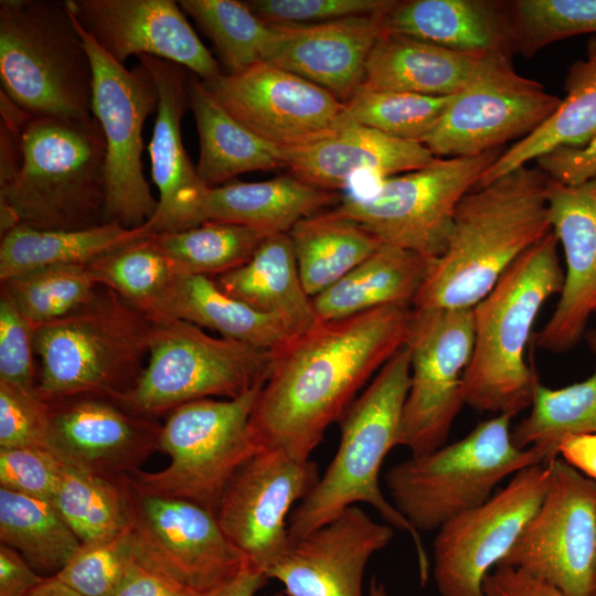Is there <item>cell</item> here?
<instances>
[{
	"label": "cell",
	"instance_id": "6da1fadb",
	"mask_svg": "<svg viewBox=\"0 0 596 596\" xmlns=\"http://www.w3.org/2000/svg\"><path fill=\"white\" fill-rule=\"evenodd\" d=\"M411 306L389 305L337 320H318L272 350L249 432L259 450L309 460L328 427L359 391L405 345Z\"/></svg>",
	"mask_w": 596,
	"mask_h": 596
},
{
	"label": "cell",
	"instance_id": "8fae6325",
	"mask_svg": "<svg viewBox=\"0 0 596 596\" xmlns=\"http://www.w3.org/2000/svg\"><path fill=\"white\" fill-rule=\"evenodd\" d=\"M502 153L437 158L421 169L389 177L368 195H348L330 210L373 234L382 244L429 262L446 249L456 207Z\"/></svg>",
	"mask_w": 596,
	"mask_h": 596
},
{
	"label": "cell",
	"instance_id": "c3c4849f",
	"mask_svg": "<svg viewBox=\"0 0 596 596\" xmlns=\"http://www.w3.org/2000/svg\"><path fill=\"white\" fill-rule=\"evenodd\" d=\"M35 327L0 291V382L36 392Z\"/></svg>",
	"mask_w": 596,
	"mask_h": 596
},
{
	"label": "cell",
	"instance_id": "91938a15",
	"mask_svg": "<svg viewBox=\"0 0 596 596\" xmlns=\"http://www.w3.org/2000/svg\"><path fill=\"white\" fill-rule=\"evenodd\" d=\"M368 596H390L385 585L373 576L370 581Z\"/></svg>",
	"mask_w": 596,
	"mask_h": 596
},
{
	"label": "cell",
	"instance_id": "52a82bcc",
	"mask_svg": "<svg viewBox=\"0 0 596 596\" xmlns=\"http://www.w3.org/2000/svg\"><path fill=\"white\" fill-rule=\"evenodd\" d=\"M0 79L30 115L93 116L92 62L65 1H0Z\"/></svg>",
	"mask_w": 596,
	"mask_h": 596
},
{
	"label": "cell",
	"instance_id": "f5cc1de1",
	"mask_svg": "<svg viewBox=\"0 0 596 596\" xmlns=\"http://www.w3.org/2000/svg\"><path fill=\"white\" fill-rule=\"evenodd\" d=\"M485 596H565L554 586L507 565H497L485 578Z\"/></svg>",
	"mask_w": 596,
	"mask_h": 596
},
{
	"label": "cell",
	"instance_id": "9c48e42d",
	"mask_svg": "<svg viewBox=\"0 0 596 596\" xmlns=\"http://www.w3.org/2000/svg\"><path fill=\"white\" fill-rule=\"evenodd\" d=\"M270 358L269 350L211 336L183 320L155 322L140 376L111 400L132 414L155 418L189 402L234 398L265 382Z\"/></svg>",
	"mask_w": 596,
	"mask_h": 596
},
{
	"label": "cell",
	"instance_id": "681fc988",
	"mask_svg": "<svg viewBox=\"0 0 596 596\" xmlns=\"http://www.w3.org/2000/svg\"><path fill=\"white\" fill-rule=\"evenodd\" d=\"M248 8L270 24H310L385 13L394 0H248Z\"/></svg>",
	"mask_w": 596,
	"mask_h": 596
},
{
	"label": "cell",
	"instance_id": "ba28073f",
	"mask_svg": "<svg viewBox=\"0 0 596 596\" xmlns=\"http://www.w3.org/2000/svg\"><path fill=\"white\" fill-rule=\"evenodd\" d=\"M513 416L498 414L458 441L398 462L385 475L395 508L421 532L486 502L504 478L552 457L539 446L512 440Z\"/></svg>",
	"mask_w": 596,
	"mask_h": 596
},
{
	"label": "cell",
	"instance_id": "7a4b0ae2",
	"mask_svg": "<svg viewBox=\"0 0 596 596\" xmlns=\"http://www.w3.org/2000/svg\"><path fill=\"white\" fill-rule=\"evenodd\" d=\"M549 177L522 166L458 203L446 249L432 260L414 309H472L502 274L552 231Z\"/></svg>",
	"mask_w": 596,
	"mask_h": 596
},
{
	"label": "cell",
	"instance_id": "5b68a950",
	"mask_svg": "<svg viewBox=\"0 0 596 596\" xmlns=\"http://www.w3.org/2000/svg\"><path fill=\"white\" fill-rule=\"evenodd\" d=\"M557 245L552 230L472 308L473 347L462 382L472 408L514 416L532 405L539 381L524 353L541 307L563 287Z\"/></svg>",
	"mask_w": 596,
	"mask_h": 596
},
{
	"label": "cell",
	"instance_id": "7c38bea8",
	"mask_svg": "<svg viewBox=\"0 0 596 596\" xmlns=\"http://www.w3.org/2000/svg\"><path fill=\"white\" fill-rule=\"evenodd\" d=\"M126 482L135 558L152 572L198 596L249 564L213 511L190 500L140 491L127 476Z\"/></svg>",
	"mask_w": 596,
	"mask_h": 596
},
{
	"label": "cell",
	"instance_id": "7dc6e473",
	"mask_svg": "<svg viewBox=\"0 0 596 596\" xmlns=\"http://www.w3.org/2000/svg\"><path fill=\"white\" fill-rule=\"evenodd\" d=\"M0 448L44 449L67 462L47 403L36 392L4 382H0Z\"/></svg>",
	"mask_w": 596,
	"mask_h": 596
},
{
	"label": "cell",
	"instance_id": "836d02e7",
	"mask_svg": "<svg viewBox=\"0 0 596 596\" xmlns=\"http://www.w3.org/2000/svg\"><path fill=\"white\" fill-rule=\"evenodd\" d=\"M565 92L554 113L533 132L503 151L476 188L557 148L583 147L596 139V36L588 41L585 58L568 67Z\"/></svg>",
	"mask_w": 596,
	"mask_h": 596
},
{
	"label": "cell",
	"instance_id": "9f6ffc18",
	"mask_svg": "<svg viewBox=\"0 0 596 596\" xmlns=\"http://www.w3.org/2000/svg\"><path fill=\"white\" fill-rule=\"evenodd\" d=\"M558 456L596 482V433L565 437L558 445Z\"/></svg>",
	"mask_w": 596,
	"mask_h": 596
},
{
	"label": "cell",
	"instance_id": "d4e9b609",
	"mask_svg": "<svg viewBox=\"0 0 596 596\" xmlns=\"http://www.w3.org/2000/svg\"><path fill=\"white\" fill-rule=\"evenodd\" d=\"M387 12L310 24H272L265 62L312 82L344 104L362 83Z\"/></svg>",
	"mask_w": 596,
	"mask_h": 596
},
{
	"label": "cell",
	"instance_id": "f1b7e54d",
	"mask_svg": "<svg viewBox=\"0 0 596 596\" xmlns=\"http://www.w3.org/2000/svg\"><path fill=\"white\" fill-rule=\"evenodd\" d=\"M339 201L336 192L318 189L291 174L258 182H228L206 189L198 211V225L214 221L267 234L288 233L299 221Z\"/></svg>",
	"mask_w": 596,
	"mask_h": 596
},
{
	"label": "cell",
	"instance_id": "9a60e30c",
	"mask_svg": "<svg viewBox=\"0 0 596 596\" xmlns=\"http://www.w3.org/2000/svg\"><path fill=\"white\" fill-rule=\"evenodd\" d=\"M539 509L498 565L521 570L565 596H592L596 482L556 456Z\"/></svg>",
	"mask_w": 596,
	"mask_h": 596
},
{
	"label": "cell",
	"instance_id": "484cf974",
	"mask_svg": "<svg viewBox=\"0 0 596 596\" xmlns=\"http://www.w3.org/2000/svg\"><path fill=\"white\" fill-rule=\"evenodd\" d=\"M289 174L334 192L360 172L380 180L421 169L437 158L421 142L396 139L358 124H339L328 136L283 151Z\"/></svg>",
	"mask_w": 596,
	"mask_h": 596
},
{
	"label": "cell",
	"instance_id": "44dd1931",
	"mask_svg": "<svg viewBox=\"0 0 596 596\" xmlns=\"http://www.w3.org/2000/svg\"><path fill=\"white\" fill-rule=\"evenodd\" d=\"M394 528L352 505L313 531L290 541L266 572L288 596H363L371 556L387 546Z\"/></svg>",
	"mask_w": 596,
	"mask_h": 596
},
{
	"label": "cell",
	"instance_id": "8d00e7d4",
	"mask_svg": "<svg viewBox=\"0 0 596 596\" xmlns=\"http://www.w3.org/2000/svg\"><path fill=\"white\" fill-rule=\"evenodd\" d=\"M0 540L36 571L55 575L82 543L51 501L0 487Z\"/></svg>",
	"mask_w": 596,
	"mask_h": 596
},
{
	"label": "cell",
	"instance_id": "6125c7cd",
	"mask_svg": "<svg viewBox=\"0 0 596 596\" xmlns=\"http://www.w3.org/2000/svg\"><path fill=\"white\" fill-rule=\"evenodd\" d=\"M592 596H596V572H595V576H594V583H593V593H592Z\"/></svg>",
	"mask_w": 596,
	"mask_h": 596
},
{
	"label": "cell",
	"instance_id": "ab89813d",
	"mask_svg": "<svg viewBox=\"0 0 596 596\" xmlns=\"http://www.w3.org/2000/svg\"><path fill=\"white\" fill-rule=\"evenodd\" d=\"M269 234L244 225L205 221L179 232L152 234L179 275L217 277L245 264Z\"/></svg>",
	"mask_w": 596,
	"mask_h": 596
},
{
	"label": "cell",
	"instance_id": "680465c9",
	"mask_svg": "<svg viewBox=\"0 0 596 596\" xmlns=\"http://www.w3.org/2000/svg\"><path fill=\"white\" fill-rule=\"evenodd\" d=\"M26 596H83L68 585L58 581L53 575L44 579L34 587Z\"/></svg>",
	"mask_w": 596,
	"mask_h": 596
},
{
	"label": "cell",
	"instance_id": "3957f363",
	"mask_svg": "<svg viewBox=\"0 0 596 596\" xmlns=\"http://www.w3.org/2000/svg\"><path fill=\"white\" fill-rule=\"evenodd\" d=\"M14 178L0 187L1 235L15 226L83 230L106 224V141L94 117L26 113Z\"/></svg>",
	"mask_w": 596,
	"mask_h": 596
},
{
	"label": "cell",
	"instance_id": "be15d7a7",
	"mask_svg": "<svg viewBox=\"0 0 596 596\" xmlns=\"http://www.w3.org/2000/svg\"><path fill=\"white\" fill-rule=\"evenodd\" d=\"M595 204H596V202H595Z\"/></svg>",
	"mask_w": 596,
	"mask_h": 596
},
{
	"label": "cell",
	"instance_id": "1f68e13d",
	"mask_svg": "<svg viewBox=\"0 0 596 596\" xmlns=\"http://www.w3.org/2000/svg\"><path fill=\"white\" fill-rule=\"evenodd\" d=\"M188 96L200 142L196 172L205 187L223 185L247 172L286 167L283 151L230 115L192 73Z\"/></svg>",
	"mask_w": 596,
	"mask_h": 596
},
{
	"label": "cell",
	"instance_id": "30bf717a",
	"mask_svg": "<svg viewBox=\"0 0 596 596\" xmlns=\"http://www.w3.org/2000/svg\"><path fill=\"white\" fill-rule=\"evenodd\" d=\"M264 383L234 398H203L171 411L161 425L160 450L169 464L128 475L138 490L190 500L213 511L238 470L258 451L249 419Z\"/></svg>",
	"mask_w": 596,
	"mask_h": 596
},
{
	"label": "cell",
	"instance_id": "7bdbcfd3",
	"mask_svg": "<svg viewBox=\"0 0 596 596\" xmlns=\"http://www.w3.org/2000/svg\"><path fill=\"white\" fill-rule=\"evenodd\" d=\"M87 267L100 286L115 290L148 318L179 275L151 235L109 251Z\"/></svg>",
	"mask_w": 596,
	"mask_h": 596
},
{
	"label": "cell",
	"instance_id": "b9f144b4",
	"mask_svg": "<svg viewBox=\"0 0 596 596\" xmlns=\"http://www.w3.org/2000/svg\"><path fill=\"white\" fill-rule=\"evenodd\" d=\"M99 287L87 265H55L1 280L0 291L36 328L79 310Z\"/></svg>",
	"mask_w": 596,
	"mask_h": 596
},
{
	"label": "cell",
	"instance_id": "d590c367",
	"mask_svg": "<svg viewBox=\"0 0 596 596\" xmlns=\"http://www.w3.org/2000/svg\"><path fill=\"white\" fill-rule=\"evenodd\" d=\"M302 286L311 298L371 256L382 243L358 223L321 212L288 232Z\"/></svg>",
	"mask_w": 596,
	"mask_h": 596
},
{
	"label": "cell",
	"instance_id": "74e56055",
	"mask_svg": "<svg viewBox=\"0 0 596 596\" xmlns=\"http://www.w3.org/2000/svg\"><path fill=\"white\" fill-rule=\"evenodd\" d=\"M52 503L82 544L110 540L129 528L126 476L114 479L66 465Z\"/></svg>",
	"mask_w": 596,
	"mask_h": 596
},
{
	"label": "cell",
	"instance_id": "4fadbf2b",
	"mask_svg": "<svg viewBox=\"0 0 596 596\" xmlns=\"http://www.w3.org/2000/svg\"><path fill=\"white\" fill-rule=\"evenodd\" d=\"M76 25L93 67L92 114L106 141V221L126 228L140 227L158 207L141 161L142 128L148 116L157 111V88L140 63L128 70Z\"/></svg>",
	"mask_w": 596,
	"mask_h": 596
},
{
	"label": "cell",
	"instance_id": "7402d4cb",
	"mask_svg": "<svg viewBox=\"0 0 596 596\" xmlns=\"http://www.w3.org/2000/svg\"><path fill=\"white\" fill-rule=\"evenodd\" d=\"M552 230L566 260L561 297L547 323L533 341L551 352H565L582 338L596 311V178L578 185L549 178Z\"/></svg>",
	"mask_w": 596,
	"mask_h": 596
},
{
	"label": "cell",
	"instance_id": "11a10c76",
	"mask_svg": "<svg viewBox=\"0 0 596 596\" xmlns=\"http://www.w3.org/2000/svg\"><path fill=\"white\" fill-rule=\"evenodd\" d=\"M115 596H194L152 572L136 558L129 565Z\"/></svg>",
	"mask_w": 596,
	"mask_h": 596
},
{
	"label": "cell",
	"instance_id": "83f0119b",
	"mask_svg": "<svg viewBox=\"0 0 596 596\" xmlns=\"http://www.w3.org/2000/svg\"><path fill=\"white\" fill-rule=\"evenodd\" d=\"M384 31L462 53H512L509 19L501 1H396L384 17Z\"/></svg>",
	"mask_w": 596,
	"mask_h": 596
},
{
	"label": "cell",
	"instance_id": "bcb514c9",
	"mask_svg": "<svg viewBox=\"0 0 596 596\" xmlns=\"http://www.w3.org/2000/svg\"><path fill=\"white\" fill-rule=\"evenodd\" d=\"M134 558L127 529L110 540L82 544L53 576L83 596H115Z\"/></svg>",
	"mask_w": 596,
	"mask_h": 596
},
{
	"label": "cell",
	"instance_id": "603a6c76",
	"mask_svg": "<svg viewBox=\"0 0 596 596\" xmlns=\"http://www.w3.org/2000/svg\"><path fill=\"white\" fill-rule=\"evenodd\" d=\"M45 402L72 466L118 479L138 470L160 450L161 425L124 409L109 397L79 395Z\"/></svg>",
	"mask_w": 596,
	"mask_h": 596
},
{
	"label": "cell",
	"instance_id": "816d5d0a",
	"mask_svg": "<svg viewBox=\"0 0 596 596\" xmlns=\"http://www.w3.org/2000/svg\"><path fill=\"white\" fill-rule=\"evenodd\" d=\"M536 162L555 181L582 184L596 178V139L583 147L557 148L536 159Z\"/></svg>",
	"mask_w": 596,
	"mask_h": 596
},
{
	"label": "cell",
	"instance_id": "277c9868",
	"mask_svg": "<svg viewBox=\"0 0 596 596\" xmlns=\"http://www.w3.org/2000/svg\"><path fill=\"white\" fill-rule=\"evenodd\" d=\"M409 381V352L404 345L338 422L340 441L336 455L309 494L291 512L288 531L291 540L298 539L330 522L349 507L368 503L387 524L409 535L424 583L429 560L421 533L385 499L379 483L386 455L398 445Z\"/></svg>",
	"mask_w": 596,
	"mask_h": 596
},
{
	"label": "cell",
	"instance_id": "6f0895ef",
	"mask_svg": "<svg viewBox=\"0 0 596 596\" xmlns=\"http://www.w3.org/2000/svg\"><path fill=\"white\" fill-rule=\"evenodd\" d=\"M267 581L268 577L262 571L248 564L227 582L198 596H255Z\"/></svg>",
	"mask_w": 596,
	"mask_h": 596
},
{
	"label": "cell",
	"instance_id": "f546056e",
	"mask_svg": "<svg viewBox=\"0 0 596 596\" xmlns=\"http://www.w3.org/2000/svg\"><path fill=\"white\" fill-rule=\"evenodd\" d=\"M215 281L225 294L276 319L292 336L318 321L288 233L267 235L245 264L215 277Z\"/></svg>",
	"mask_w": 596,
	"mask_h": 596
},
{
	"label": "cell",
	"instance_id": "4dcf8cb0",
	"mask_svg": "<svg viewBox=\"0 0 596 596\" xmlns=\"http://www.w3.org/2000/svg\"><path fill=\"white\" fill-rule=\"evenodd\" d=\"M149 319L183 320L269 351L292 337L283 323L228 296L214 279L201 275H177Z\"/></svg>",
	"mask_w": 596,
	"mask_h": 596
},
{
	"label": "cell",
	"instance_id": "f907efd6",
	"mask_svg": "<svg viewBox=\"0 0 596 596\" xmlns=\"http://www.w3.org/2000/svg\"><path fill=\"white\" fill-rule=\"evenodd\" d=\"M66 465L49 450L0 448V487L52 502Z\"/></svg>",
	"mask_w": 596,
	"mask_h": 596
},
{
	"label": "cell",
	"instance_id": "4316f807",
	"mask_svg": "<svg viewBox=\"0 0 596 596\" xmlns=\"http://www.w3.org/2000/svg\"><path fill=\"white\" fill-rule=\"evenodd\" d=\"M493 55L457 52L383 31L368 57L358 89L451 96L477 78Z\"/></svg>",
	"mask_w": 596,
	"mask_h": 596
},
{
	"label": "cell",
	"instance_id": "60d3db41",
	"mask_svg": "<svg viewBox=\"0 0 596 596\" xmlns=\"http://www.w3.org/2000/svg\"><path fill=\"white\" fill-rule=\"evenodd\" d=\"M178 3L213 43L226 74L265 62L273 26L245 1L181 0Z\"/></svg>",
	"mask_w": 596,
	"mask_h": 596
},
{
	"label": "cell",
	"instance_id": "d6986e66",
	"mask_svg": "<svg viewBox=\"0 0 596 596\" xmlns=\"http://www.w3.org/2000/svg\"><path fill=\"white\" fill-rule=\"evenodd\" d=\"M203 84L230 115L281 151L334 131L344 107L324 88L268 62Z\"/></svg>",
	"mask_w": 596,
	"mask_h": 596
},
{
	"label": "cell",
	"instance_id": "ac0fdd59",
	"mask_svg": "<svg viewBox=\"0 0 596 596\" xmlns=\"http://www.w3.org/2000/svg\"><path fill=\"white\" fill-rule=\"evenodd\" d=\"M320 476L312 460L281 450L257 451L234 476L215 510L226 538L255 568L266 572L290 544L288 514Z\"/></svg>",
	"mask_w": 596,
	"mask_h": 596
},
{
	"label": "cell",
	"instance_id": "cb8c5ba5",
	"mask_svg": "<svg viewBox=\"0 0 596 596\" xmlns=\"http://www.w3.org/2000/svg\"><path fill=\"white\" fill-rule=\"evenodd\" d=\"M158 93V107L148 145L158 207L147 222L153 234L179 232L198 225V211L206 191L184 148L181 123L189 108L187 68L141 55Z\"/></svg>",
	"mask_w": 596,
	"mask_h": 596
},
{
	"label": "cell",
	"instance_id": "94428289",
	"mask_svg": "<svg viewBox=\"0 0 596 596\" xmlns=\"http://www.w3.org/2000/svg\"><path fill=\"white\" fill-rule=\"evenodd\" d=\"M264 596H288L287 594H285L284 592H275L270 595H264Z\"/></svg>",
	"mask_w": 596,
	"mask_h": 596
},
{
	"label": "cell",
	"instance_id": "db71d44e",
	"mask_svg": "<svg viewBox=\"0 0 596 596\" xmlns=\"http://www.w3.org/2000/svg\"><path fill=\"white\" fill-rule=\"evenodd\" d=\"M43 579L19 552L1 544L0 596H26Z\"/></svg>",
	"mask_w": 596,
	"mask_h": 596
},
{
	"label": "cell",
	"instance_id": "5bb4252c",
	"mask_svg": "<svg viewBox=\"0 0 596 596\" xmlns=\"http://www.w3.org/2000/svg\"><path fill=\"white\" fill-rule=\"evenodd\" d=\"M405 347L411 381L398 445L412 456L443 447L465 404L464 374L473 347L472 309H414Z\"/></svg>",
	"mask_w": 596,
	"mask_h": 596
},
{
	"label": "cell",
	"instance_id": "ffe728a7",
	"mask_svg": "<svg viewBox=\"0 0 596 596\" xmlns=\"http://www.w3.org/2000/svg\"><path fill=\"white\" fill-rule=\"evenodd\" d=\"M78 24L120 64L131 56L162 58L209 82L223 72L172 0H64Z\"/></svg>",
	"mask_w": 596,
	"mask_h": 596
},
{
	"label": "cell",
	"instance_id": "e0dca14e",
	"mask_svg": "<svg viewBox=\"0 0 596 596\" xmlns=\"http://www.w3.org/2000/svg\"><path fill=\"white\" fill-rule=\"evenodd\" d=\"M561 98L518 74L509 55H493L483 71L453 95L423 145L436 158L477 156L522 139L541 126Z\"/></svg>",
	"mask_w": 596,
	"mask_h": 596
},
{
	"label": "cell",
	"instance_id": "2e32d148",
	"mask_svg": "<svg viewBox=\"0 0 596 596\" xmlns=\"http://www.w3.org/2000/svg\"><path fill=\"white\" fill-rule=\"evenodd\" d=\"M549 462L526 467L482 504L444 523L433 543L439 596H485L486 576L504 558L539 509Z\"/></svg>",
	"mask_w": 596,
	"mask_h": 596
},
{
	"label": "cell",
	"instance_id": "ee69618b",
	"mask_svg": "<svg viewBox=\"0 0 596 596\" xmlns=\"http://www.w3.org/2000/svg\"><path fill=\"white\" fill-rule=\"evenodd\" d=\"M451 97L358 89L343 104L339 124H358L396 139L423 143Z\"/></svg>",
	"mask_w": 596,
	"mask_h": 596
},
{
	"label": "cell",
	"instance_id": "e575fe53",
	"mask_svg": "<svg viewBox=\"0 0 596 596\" xmlns=\"http://www.w3.org/2000/svg\"><path fill=\"white\" fill-rule=\"evenodd\" d=\"M152 234L147 223L136 228L106 223L83 230L19 225L1 235L0 281L46 266L87 265L109 251Z\"/></svg>",
	"mask_w": 596,
	"mask_h": 596
},
{
	"label": "cell",
	"instance_id": "d6a6232c",
	"mask_svg": "<svg viewBox=\"0 0 596 596\" xmlns=\"http://www.w3.org/2000/svg\"><path fill=\"white\" fill-rule=\"evenodd\" d=\"M430 262L382 244L338 283L312 298L318 320H337L389 305L413 306Z\"/></svg>",
	"mask_w": 596,
	"mask_h": 596
},
{
	"label": "cell",
	"instance_id": "8992f818",
	"mask_svg": "<svg viewBox=\"0 0 596 596\" xmlns=\"http://www.w3.org/2000/svg\"><path fill=\"white\" fill-rule=\"evenodd\" d=\"M153 327L141 310L100 286L79 310L35 328L38 395L54 401L127 392L145 368Z\"/></svg>",
	"mask_w": 596,
	"mask_h": 596
},
{
	"label": "cell",
	"instance_id": "f6af8a7d",
	"mask_svg": "<svg viewBox=\"0 0 596 596\" xmlns=\"http://www.w3.org/2000/svg\"><path fill=\"white\" fill-rule=\"evenodd\" d=\"M503 3L512 52L524 56L570 36L596 33V0H513Z\"/></svg>",
	"mask_w": 596,
	"mask_h": 596
},
{
	"label": "cell",
	"instance_id": "f35d334b",
	"mask_svg": "<svg viewBox=\"0 0 596 596\" xmlns=\"http://www.w3.org/2000/svg\"><path fill=\"white\" fill-rule=\"evenodd\" d=\"M596 356V330L586 334ZM596 433V368L586 380L562 389H550L538 382L530 414L512 432L519 448L539 446L552 457L567 436Z\"/></svg>",
	"mask_w": 596,
	"mask_h": 596
}]
</instances>
